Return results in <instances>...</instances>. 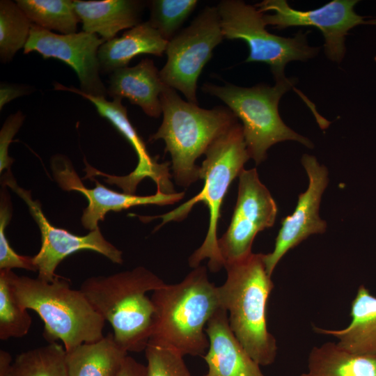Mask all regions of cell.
Here are the masks:
<instances>
[{"label":"cell","instance_id":"26","mask_svg":"<svg viewBox=\"0 0 376 376\" xmlns=\"http://www.w3.org/2000/svg\"><path fill=\"white\" fill-rule=\"evenodd\" d=\"M33 24L16 2L0 1V60L9 63L24 48Z\"/></svg>","mask_w":376,"mask_h":376},{"label":"cell","instance_id":"15","mask_svg":"<svg viewBox=\"0 0 376 376\" xmlns=\"http://www.w3.org/2000/svg\"><path fill=\"white\" fill-rule=\"evenodd\" d=\"M301 162L308 178V186L299 195L293 213L282 220L273 251L263 255L265 268L270 276L288 251L310 235L324 233L327 229V223L320 217L319 210L322 194L329 183L328 170L315 157L308 154L303 155Z\"/></svg>","mask_w":376,"mask_h":376},{"label":"cell","instance_id":"10","mask_svg":"<svg viewBox=\"0 0 376 376\" xmlns=\"http://www.w3.org/2000/svg\"><path fill=\"white\" fill-rule=\"evenodd\" d=\"M238 178L237 198L230 223L218 239L224 263L250 256L256 235L273 226L278 212L277 205L260 180L256 168L244 169Z\"/></svg>","mask_w":376,"mask_h":376},{"label":"cell","instance_id":"18","mask_svg":"<svg viewBox=\"0 0 376 376\" xmlns=\"http://www.w3.org/2000/svg\"><path fill=\"white\" fill-rule=\"evenodd\" d=\"M167 86L154 62L146 58L133 67L113 72L107 89V95L113 99L127 98L146 115L158 118L162 113L160 95Z\"/></svg>","mask_w":376,"mask_h":376},{"label":"cell","instance_id":"22","mask_svg":"<svg viewBox=\"0 0 376 376\" xmlns=\"http://www.w3.org/2000/svg\"><path fill=\"white\" fill-rule=\"evenodd\" d=\"M127 352L116 342L113 333L100 340L83 343L66 352L68 376H117Z\"/></svg>","mask_w":376,"mask_h":376},{"label":"cell","instance_id":"29","mask_svg":"<svg viewBox=\"0 0 376 376\" xmlns=\"http://www.w3.org/2000/svg\"><path fill=\"white\" fill-rule=\"evenodd\" d=\"M144 351L147 376H192L179 353L151 345H148Z\"/></svg>","mask_w":376,"mask_h":376},{"label":"cell","instance_id":"33","mask_svg":"<svg viewBox=\"0 0 376 376\" xmlns=\"http://www.w3.org/2000/svg\"><path fill=\"white\" fill-rule=\"evenodd\" d=\"M117 376H147L146 366L127 356Z\"/></svg>","mask_w":376,"mask_h":376},{"label":"cell","instance_id":"14","mask_svg":"<svg viewBox=\"0 0 376 376\" xmlns=\"http://www.w3.org/2000/svg\"><path fill=\"white\" fill-rule=\"evenodd\" d=\"M53 86L54 90L72 92L89 100L95 107L100 116L112 124L136 153V166L130 174L125 176L111 175L93 168L91 172L92 175L104 176L107 182L116 185L127 194H134L138 184L146 178H150L155 182L157 191L174 193L169 180L168 163L158 164L156 159L150 157L144 141L128 118L127 109L122 104V99L116 97L108 101L106 97L88 95L80 89L66 86L58 82H54Z\"/></svg>","mask_w":376,"mask_h":376},{"label":"cell","instance_id":"1","mask_svg":"<svg viewBox=\"0 0 376 376\" xmlns=\"http://www.w3.org/2000/svg\"><path fill=\"white\" fill-rule=\"evenodd\" d=\"M155 313L148 345L172 350L182 356L203 357L209 347L207 322L221 307L218 286L207 267L199 265L180 282L152 292Z\"/></svg>","mask_w":376,"mask_h":376},{"label":"cell","instance_id":"25","mask_svg":"<svg viewBox=\"0 0 376 376\" xmlns=\"http://www.w3.org/2000/svg\"><path fill=\"white\" fill-rule=\"evenodd\" d=\"M6 376H68L66 351L56 342L18 354Z\"/></svg>","mask_w":376,"mask_h":376},{"label":"cell","instance_id":"20","mask_svg":"<svg viewBox=\"0 0 376 376\" xmlns=\"http://www.w3.org/2000/svg\"><path fill=\"white\" fill-rule=\"evenodd\" d=\"M351 322L341 329L313 326V331L338 339L342 349L357 354L376 355V297L361 285L351 303Z\"/></svg>","mask_w":376,"mask_h":376},{"label":"cell","instance_id":"16","mask_svg":"<svg viewBox=\"0 0 376 376\" xmlns=\"http://www.w3.org/2000/svg\"><path fill=\"white\" fill-rule=\"evenodd\" d=\"M51 164L54 178L60 187L66 191H77L87 199L88 203L83 211L81 220L83 226L91 231L99 228V221H103L110 211L119 212L136 205L173 204L185 196L184 191L165 194L157 191L155 194L150 196L120 193L101 185L93 177L88 178L95 182V187L89 189L84 185L65 156H54Z\"/></svg>","mask_w":376,"mask_h":376},{"label":"cell","instance_id":"6","mask_svg":"<svg viewBox=\"0 0 376 376\" xmlns=\"http://www.w3.org/2000/svg\"><path fill=\"white\" fill-rule=\"evenodd\" d=\"M162 123L150 141L162 139L165 152L171 157L173 175L177 185L188 187L200 179V166L195 162L210 145L237 122L224 107L212 109L185 101L175 89L167 86L160 95Z\"/></svg>","mask_w":376,"mask_h":376},{"label":"cell","instance_id":"17","mask_svg":"<svg viewBox=\"0 0 376 376\" xmlns=\"http://www.w3.org/2000/svg\"><path fill=\"white\" fill-rule=\"evenodd\" d=\"M205 332L209 347L202 357L207 366L203 376H265L230 329L224 308L213 314Z\"/></svg>","mask_w":376,"mask_h":376},{"label":"cell","instance_id":"3","mask_svg":"<svg viewBox=\"0 0 376 376\" xmlns=\"http://www.w3.org/2000/svg\"><path fill=\"white\" fill-rule=\"evenodd\" d=\"M263 253L225 263L226 279L218 286L221 304L228 313L234 335L260 366L272 364L276 357V340L267 322L268 298L274 283L266 270Z\"/></svg>","mask_w":376,"mask_h":376},{"label":"cell","instance_id":"12","mask_svg":"<svg viewBox=\"0 0 376 376\" xmlns=\"http://www.w3.org/2000/svg\"><path fill=\"white\" fill-rule=\"evenodd\" d=\"M3 182L26 203L40 229L41 246L33 257V262L38 268L37 277L52 281L57 276L55 270L60 263L67 256L81 250L95 251L114 263H123L122 251L104 237L99 228L84 236L56 228L45 216L40 203L32 198L30 191L18 186L10 171L4 175Z\"/></svg>","mask_w":376,"mask_h":376},{"label":"cell","instance_id":"30","mask_svg":"<svg viewBox=\"0 0 376 376\" xmlns=\"http://www.w3.org/2000/svg\"><path fill=\"white\" fill-rule=\"evenodd\" d=\"M11 217V210L8 199L4 196L1 199L0 205V270L22 268L38 272L33 262V257L17 254L10 246L5 234L6 227Z\"/></svg>","mask_w":376,"mask_h":376},{"label":"cell","instance_id":"21","mask_svg":"<svg viewBox=\"0 0 376 376\" xmlns=\"http://www.w3.org/2000/svg\"><path fill=\"white\" fill-rule=\"evenodd\" d=\"M167 44L168 41L148 21L141 22L121 36L105 41L100 46L97 54L100 71L112 73L127 67L130 61L140 54L162 56Z\"/></svg>","mask_w":376,"mask_h":376},{"label":"cell","instance_id":"8","mask_svg":"<svg viewBox=\"0 0 376 376\" xmlns=\"http://www.w3.org/2000/svg\"><path fill=\"white\" fill-rule=\"evenodd\" d=\"M217 8L224 38L244 40L249 49L244 62L265 63L275 82L288 79L284 70L289 62L306 61L314 58L320 51V47L308 44L310 31H299L291 38L269 33L265 29L264 13L255 6L240 0H222Z\"/></svg>","mask_w":376,"mask_h":376},{"label":"cell","instance_id":"24","mask_svg":"<svg viewBox=\"0 0 376 376\" xmlns=\"http://www.w3.org/2000/svg\"><path fill=\"white\" fill-rule=\"evenodd\" d=\"M33 24L61 34L77 32L80 20L70 0H17Z\"/></svg>","mask_w":376,"mask_h":376},{"label":"cell","instance_id":"27","mask_svg":"<svg viewBox=\"0 0 376 376\" xmlns=\"http://www.w3.org/2000/svg\"><path fill=\"white\" fill-rule=\"evenodd\" d=\"M31 324L28 309L15 299L6 271L0 270V340L22 338L28 334Z\"/></svg>","mask_w":376,"mask_h":376},{"label":"cell","instance_id":"31","mask_svg":"<svg viewBox=\"0 0 376 376\" xmlns=\"http://www.w3.org/2000/svg\"><path fill=\"white\" fill-rule=\"evenodd\" d=\"M25 118L21 111L10 115L3 123L0 132V166L1 172L8 169L13 159L8 156V146L13 137L18 132Z\"/></svg>","mask_w":376,"mask_h":376},{"label":"cell","instance_id":"7","mask_svg":"<svg viewBox=\"0 0 376 376\" xmlns=\"http://www.w3.org/2000/svg\"><path fill=\"white\" fill-rule=\"evenodd\" d=\"M297 82L292 77L275 82L273 86L258 84L249 88L229 83L223 86L205 83L201 88L223 101L242 121L248 153L258 165L267 158L268 149L279 142L296 141L308 148H313L308 138L290 128L279 115L281 98Z\"/></svg>","mask_w":376,"mask_h":376},{"label":"cell","instance_id":"13","mask_svg":"<svg viewBox=\"0 0 376 376\" xmlns=\"http://www.w3.org/2000/svg\"><path fill=\"white\" fill-rule=\"evenodd\" d=\"M104 42L97 34L84 31L61 34L33 24L24 53L36 52L44 59L62 61L76 72L82 92L106 97L107 89L100 76L97 56L99 48Z\"/></svg>","mask_w":376,"mask_h":376},{"label":"cell","instance_id":"23","mask_svg":"<svg viewBox=\"0 0 376 376\" xmlns=\"http://www.w3.org/2000/svg\"><path fill=\"white\" fill-rule=\"evenodd\" d=\"M299 376H376V355L357 354L327 342L314 346Z\"/></svg>","mask_w":376,"mask_h":376},{"label":"cell","instance_id":"5","mask_svg":"<svg viewBox=\"0 0 376 376\" xmlns=\"http://www.w3.org/2000/svg\"><path fill=\"white\" fill-rule=\"evenodd\" d=\"M5 270L17 302L34 311L44 322L43 336L48 343L60 340L69 352L104 336L105 320L79 289L71 288L68 280L57 276L49 282Z\"/></svg>","mask_w":376,"mask_h":376},{"label":"cell","instance_id":"19","mask_svg":"<svg viewBox=\"0 0 376 376\" xmlns=\"http://www.w3.org/2000/svg\"><path fill=\"white\" fill-rule=\"evenodd\" d=\"M83 31L98 34L104 41L121 30L140 24L143 3L136 0H72Z\"/></svg>","mask_w":376,"mask_h":376},{"label":"cell","instance_id":"4","mask_svg":"<svg viewBox=\"0 0 376 376\" xmlns=\"http://www.w3.org/2000/svg\"><path fill=\"white\" fill-rule=\"evenodd\" d=\"M205 155V159L199 171L200 179L204 180V186L197 195L164 214L139 217L142 221L161 218L162 221L157 230L168 222L182 221L197 203H204L210 214L208 230L203 244L189 256L188 262L191 267L195 268L202 260L207 259L210 270L217 272L224 267L225 264L219 252L217 237L222 203L230 184L251 159L242 124L237 122L218 136L207 148Z\"/></svg>","mask_w":376,"mask_h":376},{"label":"cell","instance_id":"2","mask_svg":"<svg viewBox=\"0 0 376 376\" xmlns=\"http://www.w3.org/2000/svg\"><path fill=\"white\" fill-rule=\"evenodd\" d=\"M144 267L85 279L79 290L113 329L117 344L127 352L145 350L151 335L155 306L146 293L165 285Z\"/></svg>","mask_w":376,"mask_h":376},{"label":"cell","instance_id":"32","mask_svg":"<svg viewBox=\"0 0 376 376\" xmlns=\"http://www.w3.org/2000/svg\"><path fill=\"white\" fill-rule=\"evenodd\" d=\"M35 88L25 84L1 82L0 84V110L10 101L33 93Z\"/></svg>","mask_w":376,"mask_h":376},{"label":"cell","instance_id":"34","mask_svg":"<svg viewBox=\"0 0 376 376\" xmlns=\"http://www.w3.org/2000/svg\"><path fill=\"white\" fill-rule=\"evenodd\" d=\"M12 357L9 352L0 350V376H6L12 364Z\"/></svg>","mask_w":376,"mask_h":376},{"label":"cell","instance_id":"28","mask_svg":"<svg viewBox=\"0 0 376 376\" xmlns=\"http://www.w3.org/2000/svg\"><path fill=\"white\" fill-rule=\"evenodd\" d=\"M197 4L196 0L150 1L148 22L169 42L180 31Z\"/></svg>","mask_w":376,"mask_h":376},{"label":"cell","instance_id":"9","mask_svg":"<svg viewBox=\"0 0 376 376\" xmlns=\"http://www.w3.org/2000/svg\"><path fill=\"white\" fill-rule=\"evenodd\" d=\"M223 38L217 8H205L168 42L167 60L159 70L162 81L181 92L188 102L197 104L198 79Z\"/></svg>","mask_w":376,"mask_h":376},{"label":"cell","instance_id":"11","mask_svg":"<svg viewBox=\"0 0 376 376\" xmlns=\"http://www.w3.org/2000/svg\"><path fill=\"white\" fill-rule=\"evenodd\" d=\"M357 0H333L320 8L311 10L292 8L285 0H265L255 6L264 13L266 26L283 29L291 26H314L324 38L327 57L340 63L345 54V37L348 31L359 24H376V19L366 21L357 15L354 7Z\"/></svg>","mask_w":376,"mask_h":376}]
</instances>
